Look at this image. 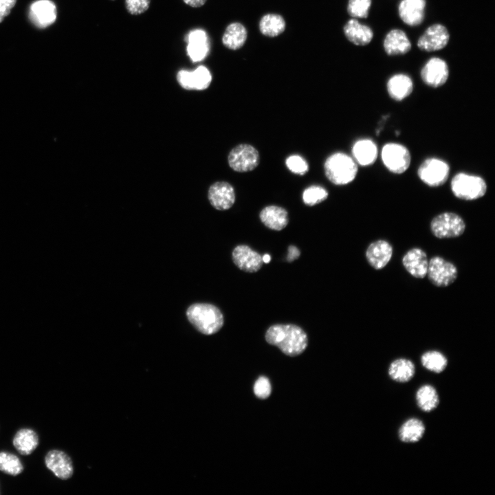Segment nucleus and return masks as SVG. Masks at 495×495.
<instances>
[{
    "instance_id": "nucleus-1",
    "label": "nucleus",
    "mask_w": 495,
    "mask_h": 495,
    "mask_svg": "<svg viewBox=\"0 0 495 495\" xmlns=\"http://www.w3.org/2000/svg\"><path fill=\"white\" fill-rule=\"evenodd\" d=\"M265 340L289 356L300 355L308 344L307 336L304 330L292 324L271 326L265 333Z\"/></svg>"
},
{
    "instance_id": "nucleus-2",
    "label": "nucleus",
    "mask_w": 495,
    "mask_h": 495,
    "mask_svg": "<svg viewBox=\"0 0 495 495\" xmlns=\"http://www.w3.org/2000/svg\"><path fill=\"white\" fill-rule=\"evenodd\" d=\"M186 316L189 322L203 334L211 335L219 331L223 325V316L214 305L195 303L190 305Z\"/></svg>"
},
{
    "instance_id": "nucleus-3",
    "label": "nucleus",
    "mask_w": 495,
    "mask_h": 495,
    "mask_svg": "<svg viewBox=\"0 0 495 495\" xmlns=\"http://www.w3.org/2000/svg\"><path fill=\"white\" fill-rule=\"evenodd\" d=\"M324 173L327 179L336 185H346L353 182L358 174L355 162L348 155L336 153L324 162Z\"/></svg>"
},
{
    "instance_id": "nucleus-4",
    "label": "nucleus",
    "mask_w": 495,
    "mask_h": 495,
    "mask_svg": "<svg viewBox=\"0 0 495 495\" xmlns=\"http://www.w3.org/2000/svg\"><path fill=\"white\" fill-rule=\"evenodd\" d=\"M451 190L454 195L465 201H474L483 197L487 192V184L480 176L459 173L452 179Z\"/></svg>"
},
{
    "instance_id": "nucleus-5",
    "label": "nucleus",
    "mask_w": 495,
    "mask_h": 495,
    "mask_svg": "<svg viewBox=\"0 0 495 495\" xmlns=\"http://www.w3.org/2000/svg\"><path fill=\"white\" fill-rule=\"evenodd\" d=\"M466 224L459 214L452 212H443L432 218L430 229L432 235L439 239H452L461 236L465 232Z\"/></svg>"
},
{
    "instance_id": "nucleus-6",
    "label": "nucleus",
    "mask_w": 495,
    "mask_h": 495,
    "mask_svg": "<svg viewBox=\"0 0 495 495\" xmlns=\"http://www.w3.org/2000/svg\"><path fill=\"white\" fill-rule=\"evenodd\" d=\"M426 276L433 285L446 287L456 280L458 269L452 262L437 255L431 257L428 261Z\"/></svg>"
},
{
    "instance_id": "nucleus-7",
    "label": "nucleus",
    "mask_w": 495,
    "mask_h": 495,
    "mask_svg": "<svg viewBox=\"0 0 495 495\" xmlns=\"http://www.w3.org/2000/svg\"><path fill=\"white\" fill-rule=\"evenodd\" d=\"M450 166L445 161L436 157L425 160L417 169L419 178L428 186L439 187L448 179Z\"/></svg>"
},
{
    "instance_id": "nucleus-8",
    "label": "nucleus",
    "mask_w": 495,
    "mask_h": 495,
    "mask_svg": "<svg viewBox=\"0 0 495 495\" xmlns=\"http://www.w3.org/2000/svg\"><path fill=\"white\" fill-rule=\"evenodd\" d=\"M382 160L386 168L395 174H402L408 170L411 155L407 147L398 143H387L382 149Z\"/></svg>"
},
{
    "instance_id": "nucleus-9",
    "label": "nucleus",
    "mask_w": 495,
    "mask_h": 495,
    "mask_svg": "<svg viewBox=\"0 0 495 495\" xmlns=\"http://www.w3.org/2000/svg\"><path fill=\"white\" fill-rule=\"evenodd\" d=\"M228 162L234 171L245 173L253 170L259 164V153L255 147L248 144H241L229 153Z\"/></svg>"
},
{
    "instance_id": "nucleus-10",
    "label": "nucleus",
    "mask_w": 495,
    "mask_h": 495,
    "mask_svg": "<svg viewBox=\"0 0 495 495\" xmlns=\"http://www.w3.org/2000/svg\"><path fill=\"white\" fill-rule=\"evenodd\" d=\"M450 40L448 29L440 23L429 26L417 41V47L427 52H434L444 48Z\"/></svg>"
},
{
    "instance_id": "nucleus-11",
    "label": "nucleus",
    "mask_w": 495,
    "mask_h": 495,
    "mask_svg": "<svg viewBox=\"0 0 495 495\" xmlns=\"http://www.w3.org/2000/svg\"><path fill=\"white\" fill-rule=\"evenodd\" d=\"M420 76L426 85L432 88L441 87L447 82L449 77L448 65L444 60L432 57L424 65Z\"/></svg>"
},
{
    "instance_id": "nucleus-12",
    "label": "nucleus",
    "mask_w": 495,
    "mask_h": 495,
    "mask_svg": "<svg viewBox=\"0 0 495 495\" xmlns=\"http://www.w3.org/2000/svg\"><path fill=\"white\" fill-rule=\"evenodd\" d=\"M176 78L179 85L184 89L202 91L210 86L212 75L206 67L200 65L193 71L179 70Z\"/></svg>"
},
{
    "instance_id": "nucleus-13",
    "label": "nucleus",
    "mask_w": 495,
    "mask_h": 495,
    "mask_svg": "<svg viewBox=\"0 0 495 495\" xmlns=\"http://www.w3.org/2000/svg\"><path fill=\"white\" fill-rule=\"evenodd\" d=\"M57 17V9L51 0H36L30 6L28 18L38 28H45L53 24Z\"/></svg>"
},
{
    "instance_id": "nucleus-14",
    "label": "nucleus",
    "mask_w": 495,
    "mask_h": 495,
    "mask_svg": "<svg viewBox=\"0 0 495 495\" xmlns=\"http://www.w3.org/2000/svg\"><path fill=\"white\" fill-rule=\"evenodd\" d=\"M393 254V248L390 243L381 239L371 242L365 252L366 261L376 270L384 269L390 261Z\"/></svg>"
},
{
    "instance_id": "nucleus-15",
    "label": "nucleus",
    "mask_w": 495,
    "mask_h": 495,
    "mask_svg": "<svg viewBox=\"0 0 495 495\" xmlns=\"http://www.w3.org/2000/svg\"><path fill=\"white\" fill-rule=\"evenodd\" d=\"M186 41L187 55L192 62H200L209 54L210 40L205 30L195 29L190 31L186 34Z\"/></svg>"
},
{
    "instance_id": "nucleus-16",
    "label": "nucleus",
    "mask_w": 495,
    "mask_h": 495,
    "mask_svg": "<svg viewBox=\"0 0 495 495\" xmlns=\"http://www.w3.org/2000/svg\"><path fill=\"white\" fill-rule=\"evenodd\" d=\"M428 261L426 252L418 247L409 249L402 258V265L406 271L411 276L418 279L426 276Z\"/></svg>"
},
{
    "instance_id": "nucleus-17",
    "label": "nucleus",
    "mask_w": 495,
    "mask_h": 495,
    "mask_svg": "<svg viewBox=\"0 0 495 495\" xmlns=\"http://www.w3.org/2000/svg\"><path fill=\"white\" fill-rule=\"evenodd\" d=\"M45 464L48 470L58 478L67 480L74 473V466L70 456L60 450H51L45 456Z\"/></svg>"
},
{
    "instance_id": "nucleus-18",
    "label": "nucleus",
    "mask_w": 495,
    "mask_h": 495,
    "mask_svg": "<svg viewBox=\"0 0 495 495\" xmlns=\"http://www.w3.org/2000/svg\"><path fill=\"white\" fill-rule=\"evenodd\" d=\"M208 200L217 210L230 208L235 201V192L232 186L226 182H217L208 190Z\"/></svg>"
},
{
    "instance_id": "nucleus-19",
    "label": "nucleus",
    "mask_w": 495,
    "mask_h": 495,
    "mask_svg": "<svg viewBox=\"0 0 495 495\" xmlns=\"http://www.w3.org/2000/svg\"><path fill=\"white\" fill-rule=\"evenodd\" d=\"M232 261L240 270L250 273L258 271L263 265L262 256L245 245H237L232 251Z\"/></svg>"
},
{
    "instance_id": "nucleus-20",
    "label": "nucleus",
    "mask_w": 495,
    "mask_h": 495,
    "mask_svg": "<svg viewBox=\"0 0 495 495\" xmlns=\"http://www.w3.org/2000/svg\"><path fill=\"white\" fill-rule=\"evenodd\" d=\"M426 0H402L398 14L402 21L410 26L420 25L425 14Z\"/></svg>"
},
{
    "instance_id": "nucleus-21",
    "label": "nucleus",
    "mask_w": 495,
    "mask_h": 495,
    "mask_svg": "<svg viewBox=\"0 0 495 495\" xmlns=\"http://www.w3.org/2000/svg\"><path fill=\"white\" fill-rule=\"evenodd\" d=\"M383 47L389 56L403 55L410 50L411 43L403 30L393 29L386 35Z\"/></svg>"
},
{
    "instance_id": "nucleus-22",
    "label": "nucleus",
    "mask_w": 495,
    "mask_h": 495,
    "mask_svg": "<svg viewBox=\"0 0 495 495\" xmlns=\"http://www.w3.org/2000/svg\"><path fill=\"white\" fill-rule=\"evenodd\" d=\"M346 38L352 43L358 46H364L371 43L373 37L371 28L361 24L357 19H349L343 27Z\"/></svg>"
},
{
    "instance_id": "nucleus-23",
    "label": "nucleus",
    "mask_w": 495,
    "mask_h": 495,
    "mask_svg": "<svg viewBox=\"0 0 495 495\" xmlns=\"http://www.w3.org/2000/svg\"><path fill=\"white\" fill-rule=\"evenodd\" d=\"M388 96L394 100L402 101L413 91V82L410 76L404 74L392 76L386 84Z\"/></svg>"
},
{
    "instance_id": "nucleus-24",
    "label": "nucleus",
    "mask_w": 495,
    "mask_h": 495,
    "mask_svg": "<svg viewBox=\"0 0 495 495\" xmlns=\"http://www.w3.org/2000/svg\"><path fill=\"white\" fill-rule=\"evenodd\" d=\"M261 222L268 228L280 231L285 228L289 222L287 210L280 206H268L259 214Z\"/></svg>"
},
{
    "instance_id": "nucleus-25",
    "label": "nucleus",
    "mask_w": 495,
    "mask_h": 495,
    "mask_svg": "<svg viewBox=\"0 0 495 495\" xmlns=\"http://www.w3.org/2000/svg\"><path fill=\"white\" fill-rule=\"evenodd\" d=\"M415 371V365L412 360L406 358H399L390 363L388 375L395 382L406 383L413 378Z\"/></svg>"
},
{
    "instance_id": "nucleus-26",
    "label": "nucleus",
    "mask_w": 495,
    "mask_h": 495,
    "mask_svg": "<svg viewBox=\"0 0 495 495\" xmlns=\"http://www.w3.org/2000/svg\"><path fill=\"white\" fill-rule=\"evenodd\" d=\"M426 426L423 421L417 417H410L400 426L398 430V437L404 443H415L424 437Z\"/></svg>"
},
{
    "instance_id": "nucleus-27",
    "label": "nucleus",
    "mask_w": 495,
    "mask_h": 495,
    "mask_svg": "<svg viewBox=\"0 0 495 495\" xmlns=\"http://www.w3.org/2000/svg\"><path fill=\"white\" fill-rule=\"evenodd\" d=\"M39 439L37 433L31 428H24L19 430L12 439V444L21 455L31 454L38 447Z\"/></svg>"
},
{
    "instance_id": "nucleus-28",
    "label": "nucleus",
    "mask_w": 495,
    "mask_h": 495,
    "mask_svg": "<svg viewBox=\"0 0 495 495\" xmlns=\"http://www.w3.org/2000/svg\"><path fill=\"white\" fill-rule=\"evenodd\" d=\"M352 153L355 161L360 165L366 166L373 164L376 161L378 151L373 140L362 139L353 144Z\"/></svg>"
},
{
    "instance_id": "nucleus-29",
    "label": "nucleus",
    "mask_w": 495,
    "mask_h": 495,
    "mask_svg": "<svg viewBox=\"0 0 495 495\" xmlns=\"http://www.w3.org/2000/svg\"><path fill=\"white\" fill-rule=\"evenodd\" d=\"M247 37L248 32L245 26L241 23L234 22L226 27L221 41L226 48L236 50L243 47Z\"/></svg>"
},
{
    "instance_id": "nucleus-30",
    "label": "nucleus",
    "mask_w": 495,
    "mask_h": 495,
    "mask_svg": "<svg viewBox=\"0 0 495 495\" xmlns=\"http://www.w3.org/2000/svg\"><path fill=\"white\" fill-rule=\"evenodd\" d=\"M415 401L418 408L423 412H430L435 410L440 402L436 388L430 384L420 386L415 393Z\"/></svg>"
},
{
    "instance_id": "nucleus-31",
    "label": "nucleus",
    "mask_w": 495,
    "mask_h": 495,
    "mask_svg": "<svg viewBox=\"0 0 495 495\" xmlns=\"http://www.w3.org/2000/svg\"><path fill=\"white\" fill-rule=\"evenodd\" d=\"M420 362L425 369L437 374L443 373L448 364L447 357L441 351L434 349L424 352Z\"/></svg>"
},
{
    "instance_id": "nucleus-32",
    "label": "nucleus",
    "mask_w": 495,
    "mask_h": 495,
    "mask_svg": "<svg viewBox=\"0 0 495 495\" xmlns=\"http://www.w3.org/2000/svg\"><path fill=\"white\" fill-rule=\"evenodd\" d=\"M286 28L285 21L278 14L269 13L262 16L259 21L261 33L268 37H275L282 34Z\"/></svg>"
},
{
    "instance_id": "nucleus-33",
    "label": "nucleus",
    "mask_w": 495,
    "mask_h": 495,
    "mask_svg": "<svg viewBox=\"0 0 495 495\" xmlns=\"http://www.w3.org/2000/svg\"><path fill=\"white\" fill-rule=\"evenodd\" d=\"M23 469V465L16 455L8 452H0V471L8 475L17 476L22 473Z\"/></svg>"
},
{
    "instance_id": "nucleus-34",
    "label": "nucleus",
    "mask_w": 495,
    "mask_h": 495,
    "mask_svg": "<svg viewBox=\"0 0 495 495\" xmlns=\"http://www.w3.org/2000/svg\"><path fill=\"white\" fill-rule=\"evenodd\" d=\"M328 197L327 190L319 186H311L306 188L302 193L305 204L312 206L324 201Z\"/></svg>"
},
{
    "instance_id": "nucleus-35",
    "label": "nucleus",
    "mask_w": 495,
    "mask_h": 495,
    "mask_svg": "<svg viewBox=\"0 0 495 495\" xmlns=\"http://www.w3.org/2000/svg\"><path fill=\"white\" fill-rule=\"evenodd\" d=\"M372 0H349L347 12L353 18H366Z\"/></svg>"
},
{
    "instance_id": "nucleus-36",
    "label": "nucleus",
    "mask_w": 495,
    "mask_h": 495,
    "mask_svg": "<svg viewBox=\"0 0 495 495\" xmlns=\"http://www.w3.org/2000/svg\"><path fill=\"white\" fill-rule=\"evenodd\" d=\"M285 163L291 172L300 175H305L309 169L307 162L299 155H294L288 157Z\"/></svg>"
},
{
    "instance_id": "nucleus-37",
    "label": "nucleus",
    "mask_w": 495,
    "mask_h": 495,
    "mask_svg": "<svg viewBox=\"0 0 495 495\" xmlns=\"http://www.w3.org/2000/svg\"><path fill=\"white\" fill-rule=\"evenodd\" d=\"M151 0H124L125 8L131 15H140L149 8Z\"/></svg>"
},
{
    "instance_id": "nucleus-38",
    "label": "nucleus",
    "mask_w": 495,
    "mask_h": 495,
    "mask_svg": "<svg viewBox=\"0 0 495 495\" xmlns=\"http://www.w3.org/2000/svg\"><path fill=\"white\" fill-rule=\"evenodd\" d=\"M254 392L258 398L268 397L271 393V385L269 380L265 377H260L254 384Z\"/></svg>"
},
{
    "instance_id": "nucleus-39",
    "label": "nucleus",
    "mask_w": 495,
    "mask_h": 495,
    "mask_svg": "<svg viewBox=\"0 0 495 495\" xmlns=\"http://www.w3.org/2000/svg\"><path fill=\"white\" fill-rule=\"evenodd\" d=\"M16 2V0H0V23L10 13Z\"/></svg>"
},
{
    "instance_id": "nucleus-40",
    "label": "nucleus",
    "mask_w": 495,
    "mask_h": 495,
    "mask_svg": "<svg viewBox=\"0 0 495 495\" xmlns=\"http://www.w3.org/2000/svg\"><path fill=\"white\" fill-rule=\"evenodd\" d=\"M299 256L300 251L296 247L293 245L289 247L288 254L287 256V259L288 261H293L294 260L298 258Z\"/></svg>"
},
{
    "instance_id": "nucleus-41",
    "label": "nucleus",
    "mask_w": 495,
    "mask_h": 495,
    "mask_svg": "<svg viewBox=\"0 0 495 495\" xmlns=\"http://www.w3.org/2000/svg\"><path fill=\"white\" fill-rule=\"evenodd\" d=\"M186 5L192 8H199L203 6L207 0H182Z\"/></svg>"
},
{
    "instance_id": "nucleus-42",
    "label": "nucleus",
    "mask_w": 495,
    "mask_h": 495,
    "mask_svg": "<svg viewBox=\"0 0 495 495\" xmlns=\"http://www.w3.org/2000/svg\"><path fill=\"white\" fill-rule=\"evenodd\" d=\"M263 262L265 263H268L271 261V256L268 254H265L262 257Z\"/></svg>"
},
{
    "instance_id": "nucleus-43",
    "label": "nucleus",
    "mask_w": 495,
    "mask_h": 495,
    "mask_svg": "<svg viewBox=\"0 0 495 495\" xmlns=\"http://www.w3.org/2000/svg\"><path fill=\"white\" fill-rule=\"evenodd\" d=\"M111 1H114V0H111Z\"/></svg>"
}]
</instances>
